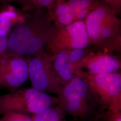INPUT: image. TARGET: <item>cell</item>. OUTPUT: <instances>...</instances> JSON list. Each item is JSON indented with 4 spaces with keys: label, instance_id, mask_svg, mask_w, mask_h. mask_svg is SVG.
Returning a JSON list of instances; mask_svg holds the SVG:
<instances>
[{
    "label": "cell",
    "instance_id": "cell-1",
    "mask_svg": "<svg viewBox=\"0 0 121 121\" xmlns=\"http://www.w3.org/2000/svg\"><path fill=\"white\" fill-rule=\"evenodd\" d=\"M49 14L37 12L13 28L8 38L7 51L20 56L44 51L56 28Z\"/></svg>",
    "mask_w": 121,
    "mask_h": 121
},
{
    "label": "cell",
    "instance_id": "cell-2",
    "mask_svg": "<svg viewBox=\"0 0 121 121\" xmlns=\"http://www.w3.org/2000/svg\"><path fill=\"white\" fill-rule=\"evenodd\" d=\"M57 98L59 108L81 121H89L100 106L98 96L77 73L68 84L62 86Z\"/></svg>",
    "mask_w": 121,
    "mask_h": 121
},
{
    "label": "cell",
    "instance_id": "cell-3",
    "mask_svg": "<svg viewBox=\"0 0 121 121\" xmlns=\"http://www.w3.org/2000/svg\"><path fill=\"white\" fill-rule=\"evenodd\" d=\"M57 97L34 88H25L0 95V114L19 112L35 114L57 104Z\"/></svg>",
    "mask_w": 121,
    "mask_h": 121
},
{
    "label": "cell",
    "instance_id": "cell-4",
    "mask_svg": "<svg viewBox=\"0 0 121 121\" xmlns=\"http://www.w3.org/2000/svg\"><path fill=\"white\" fill-rule=\"evenodd\" d=\"M84 79L98 96L100 106L112 112H121L120 73L92 74L82 69L74 71Z\"/></svg>",
    "mask_w": 121,
    "mask_h": 121
},
{
    "label": "cell",
    "instance_id": "cell-5",
    "mask_svg": "<svg viewBox=\"0 0 121 121\" xmlns=\"http://www.w3.org/2000/svg\"><path fill=\"white\" fill-rule=\"evenodd\" d=\"M52 55L45 51L27 60L33 88L42 92L59 94L62 85L52 68Z\"/></svg>",
    "mask_w": 121,
    "mask_h": 121
},
{
    "label": "cell",
    "instance_id": "cell-6",
    "mask_svg": "<svg viewBox=\"0 0 121 121\" xmlns=\"http://www.w3.org/2000/svg\"><path fill=\"white\" fill-rule=\"evenodd\" d=\"M89 45L85 22L79 20L69 25L56 28L45 49L46 53L52 55L65 50L84 49Z\"/></svg>",
    "mask_w": 121,
    "mask_h": 121
},
{
    "label": "cell",
    "instance_id": "cell-7",
    "mask_svg": "<svg viewBox=\"0 0 121 121\" xmlns=\"http://www.w3.org/2000/svg\"><path fill=\"white\" fill-rule=\"evenodd\" d=\"M89 44L104 49L108 52L120 51L121 34L120 20L113 11L98 25L87 30Z\"/></svg>",
    "mask_w": 121,
    "mask_h": 121
},
{
    "label": "cell",
    "instance_id": "cell-8",
    "mask_svg": "<svg viewBox=\"0 0 121 121\" xmlns=\"http://www.w3.org/2000/svg\"><path fill=\"white\" fill-rule=\"evenodd\" d=\"M28 78L27 61L22 56L7 52L0 57V86L15 90Z\"/></svg>",
    "mask_w": 121,
    "mask_h": 121
},
{
    "label": "cell",
    "instance_id": "cell-9",
    "mask_svg": "<svg viewBox=\"0 0 121 121\" xmlns=\"http://www.w3.org/2000/svg\"><path fill=\"white\" fill-rule=\"evenodd\" d=\"M121 66L120 60L107 52L87 54L73 63L72 69L74 73L76 69H85L89 73L102 74L117 72Z\"/></svg>",
    "mask_w": 121,
    "mask_h": 121
},
{
    "label": "cell",
    "instance_id": "cell-10",
    "mask_svg": "<svg viewBox=\"0 0 121 121\" xmlns=\"http://www.w3.org/2000/svg\"><path fill=\"white\" fill-rule=\"evenodd\" d=\"M88 54L81 48L65 50L52 55V68L62 86H64L75 76L72 69L73 64Z\"/></svg>",
    "mask_w": 121,
    "mask_h": 121
},
{
    "label": "cell",
    "instance_id": "cell-11",
    "mask_svg": "<svg viewBox=\"0 0 121 121\" xmlns=\"http://www.w3.org/2000/svg\"><path fill=\"white\" fill-rule=\"evenodd\" d=\"M65 112L59 107L48 108L39 111L34 114L32 121H66Z\"/></svg>",
    "mask_w": 121,
    "mask_h": 121
},
{
    "label": "cell",
    "instance_id": "cell-12",
    "mask_svg": "<svg viewBox=\"0 0 121 121\" xmlns=\"http://www.w3.org/2000/svg\"><path fill=\"white\" fill-rule=\"evenodd\" d=\"M17 17L14 11L8 10L0 13V29L4 30L8 33L12 27V23Z\"/></svg>",
    "mask_w": 121,
    "mask_h": 121
},
{
    "label": "cell",
    "instance_id": "cell-13",
    "mask_svg": "<svg viewBox=\"0 0 121 121\" xmlns=\"http://www.w3.org/2000/svg\"><path fill=\"white\" fill-rule=\"evenodd\" d=\"M55 22L54 25L56 28L68 26L77 21L74 15L72 12L64 13L60 15L53 20Z\"/></svg>",
    "mask_w": 121,
    "mask_h": 121
},
{
    "label": "cell",
    "instance_id": "cell-14",
    "mask_svg": "<svg viewBox=\"0 0 121 121\" xmlns=\"http://www.w3.org/2000/svg\"><path fill=\"white\" fill-rule=\"evenodd\" d=\"M57 1V3L56 7H55V8L54 11L51 13H49L52 20H53L60 15L71 12L70 7L67 2L59 1L58 0Z\"/></svg>",
    "mask_w": 121,
    "mask_h": 121
},
{
    "label": "cell",
    "instance_id": "cell-15",
    "mask_svg": "<svg viewBox=\"0 0 121 121\" xmlns=\"http://www.w3.org/2000/svg\"><path fill=\"white\" fill-rule=\"evenodd\" d=\"M0 121H32L27 114L19 112H9L4 115Z\"/></svg>",
    "mask_w": 121,
    "mask_h": 121
},
{
    "label": "cell",
    "instance_id": "cell-16",
    "mask_svg": "<svg viewBox=\"0 0 121 121\" xmlns=\"http://www.w3.org/2000/svg\"><path fill=\"white\" fill-rule=\"evenodd\" d=\"M104 118L106 121H121V112H112L109 110L105 113Z\"/></svg>",
    "mask_w": 121,
    "mask_h": 121
},
{
    "label": "cell",
    "instance_id": "cell-17",
    "mask_svg": "<svg viewBox=\"0 0 121 121\" xmlns=\"http://www.w3.org/2000/svg\"><path fill=\"white\" fill-rule=\"evenodd\" d=\"M96 1V0H81L76 11L83 9L91 10Z\"/></svg>",
    "mask_w": 121,
    "mask_h": 121
},
{
    "label": "cell",
    "instance_id": "cell-18",
    "mask_svg": "<svg viewBox=\"0 0 121 121\" xmlns=\"http://www.w3.org/2000/svg\"><path fill=\"white\" fill-rule=\"evenodd\" d=\"M32 3L38 8L44 7L50 8L53 2L52 0H34Z\"/></svg>",
    "mask_w": 121,
    "mask_h": 121
},
{
    "label": "cell",
    "instance_id": "cell-19",
    "mask_svg": "<svg viewBox=\"0 0 121 121\" xmlns=\"http://www.w3.org/2000/svg\"><path fill=\"white\" fill-rule=\"evenodd\" d=\"M90 11L91 10L88 9H79L76 11L74 14L76 20H83V19H85Z\"/></svg>",
    "mask_w": 121,
    "mask_h": 121
},
{
    "label": "cell",
    "instance_id": "cell-20",
    "mask_svg": "<svg viewBox=\"0 0 121 121\" xmlns=\"http://www.w3.org/2000/svg\"><path fill=\"white\" fill-rule=\"evenodd\" d=\"M115 11L121 6V0H104Z\"/></svg>",
    "mask_w": 121,
    "mask_h": 121
},
{
    "label": "cell",
    "instance_id": "cell-21",
    "mask_svg": "<svg viewBox=\"0 0 121 121\" xmlns=\"http://www.w3.org/2000/svg\"><path fill=\"white\" fill-rule=\"evenodd\" d=\"M80 0H69V2L67 3L69 5L71 12L74 14Z\"/></svg>",
    "mask_w": 121,
    "mask_h": 121
},
{
    "label": "cell",
    "instance_id": "cell-22",
    "mask_svg": "<svg viewBox=\"0 0 121 121\" xmlns=\"http://www.w3.org/2000/svg\"><path fill=\"white\" fill-rule=\"evenodd\" d=\"M8 2H9V0H0V3H5Z\"/></svg>",
    "mask_w": 121,
    "mask_h": 121
},
{
    "label": "cell",
    "instance_id": "cell-23",
    "mask_svg": "<svg viewBox=\"0 0 121 121\" xmlns=\"http://www.w3.org/2000/svg\"><path fill=\"white\" fill-rule=\"evenodd\" d=\"M25 0H26V1H31L32 3V2L34 0H20L19 1L20 2H23V1H24Z\"/></svg>",
    "mask_w": 121,
    "mask_h": 121
},
{
    "label": "cell",
    "instance_id": "cell-24",
    "mask_svg": "<svg viewBox=\"0 0 121 121\" xmlns=\"http://www.w3.org/2000/svg\"><path fill=\"white\" fill-rule=\"evenodd\" d=\"M9 0V2H11V1H14V0H16V1H19V0Z\"/></svg>",
    "mask_w": 121,
    "mask_h": 121
}]
</instances>
